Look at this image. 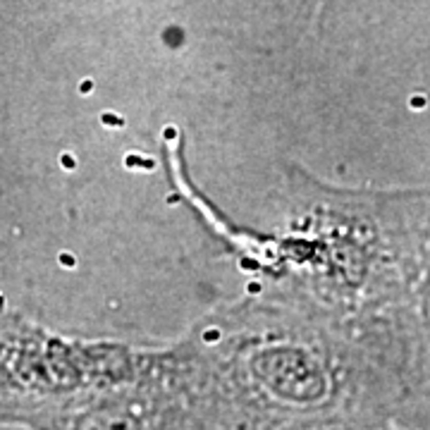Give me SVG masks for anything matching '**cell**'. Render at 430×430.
<instances>
[{
	"label": "cell",
	"instance_id": "obj_1",
	"mask_svg": "<svg viewBox=\"0 0 430 430\" xmlns=\"http://www.w3.org/2000/svg\"><path fill=\"white\" fill-rule=\"evenodd\" d=\"M34 430H206L187 347L146 351L132 375L76 395Z\"/></svg>",
	"mask_w": 430,
	"mask_h": 430
},
{
	"label": "cell",
	"instance_id": "obj_2",
	"mask_svg": "<svg viewBox=\"0 0 430 430\" xmlns=\"http://www.w3.org/2000/svg\"><path fill=\"white\" fill-rule=\"evenodd\" d=\"M389 244L387 320L430 382V191H385Z\"/></svg>",
	"mask_w": 430,
	"mask_h": 430
},
{
	"label": "cell",
	"instance_id": "obj_3",
	"mask_svg": "<svg viewBox=\"0 0 430 430\" xmlns=\"http://www.w3.org/2000/svg\"><path fill=\"white\" fill-rule=\"evenodd\" d=\"M340 430H430V406H421V409H411L404 414L368 421V423H356Z\"/></svg>",
	"mask_w": 430,
	"mask_h": 430
}]
</instances>
